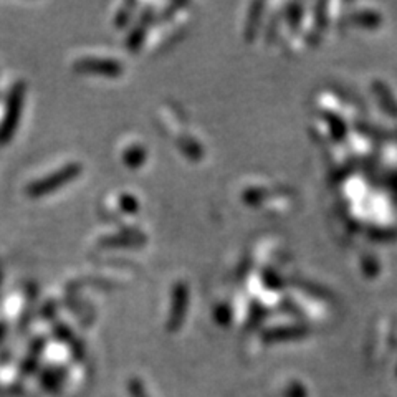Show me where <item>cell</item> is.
I'll return each mask as SVG.
<instances>
[{
  "instance_id": "cell-1",
  "label": "cell",
  "mask_w": 397,
  "mask_h": 397,
  "mask_svg": "<svg viewBox=\"0 0 397 397\" xmlns=\"http://www.w3.org/2000/svg\"><path fill=\"white\" fill-rule=\"evenodd\" d=\"M80 171H82V167H80L78 164H70V166H65L63 169L55 172V174L47 176L45 179L37 180V182L32 184V186L29 187V194L30 195H43V194H48V192H51V191H57L58 187H62L63 184L68 182V180L75 179L76 176L80 174Z\"/></svg>"
},
{
  "instance_id": "cell-2",
  "label": "cell",
  "mask_w": 397,
  "mask_h": 397,
  "mask_svg": "<svg viewBox=\"0 0 397 397\" xmlns=\"http://www.w3.org/2000/svg\"><path fill=\"white\" fill-rule=\"evenodd\" d=\"M20 110H22V91L15 90V91H12L5 119H3L2 126H0V139L10 138L12 132H14L15 126H17V123H19Z\"/></svg>"
},
{
  "instance_id": "cell-3",
  "label": "cell",
  "mask_w": 397,
  "mask_h": 397,
  "mask_svg": "<svg viewBox=\"0 0 397 397\" xmlns=\"http://www.w3.org/2000/svg\"><path fill=\"white\" fill-rule=\"evenodd\" d=\"M76 70L82 71H99V73H113L118 70L116 63L113 62H104V60H82V62L76 63Z\"/></svg>"
}]
</instances>
